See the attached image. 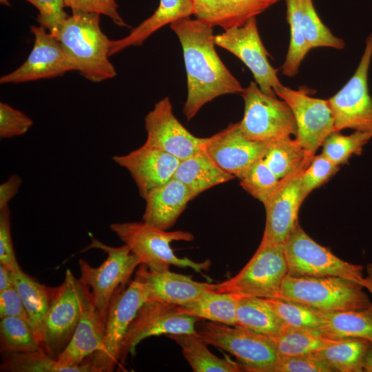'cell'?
<instances>
[{
	"mask_svg": "<svg viewBox=\"0 0 372 372\" xmlns=\"http://www.w3.org/2000/svg\"><path fill=\"white\" fill-rule=\"evenodd\" d=\"M270 338L280 357L311 354L342 340L325 337L318 330L288 325L280 335Z\"/></svg>",
	"mask_w": 372,
	"mask_h": 372,
	"instance_id": "cell-33",
	"label": "cell"
},
{
	"mask_svg": "<svg viewBox=\"0 0 372 372\" xmlns=\"http://www.w3.org/2000/svg\"><path fill=\"white\" fill-rule=\"evenodd\" d=\"M135 279L141 282L147 293V300L177 306L187 304L207 291L212 284L194 280L189 276L174 273L169 269L152 271L140 265Z\"/></svg>",
	"mask_w": 372,
	"mask_h": 372,
	"instance_id": "cell-21",
	"label": "cell"
},
{
	"mask_svg": "<svg viewBox=\"0 0 372 372\" xmlns=\"http://www.w3.org/2000/svg\"><path fill=\"white\" fill-rule=\"evenodd\" d=\"M321 311L319 331L331 339L362 338L372 344V306L360 310Z\"/></svg>",
	"mask_w": 372,
	"mask_h": 372,
	"instance_id": "cell-28",
	"label": "cell"
},
{
	"mask_svg": "<svg viewBox=\"0 0 372 372\" xmlns=\"http://www.w3.org/2000/svg\"><path fill=\"white\" fill-rule=\"evenodd\" d=\"M125 287L116 291L110 302L100 349L84 361L90 364L94 372H112L119 364L128 328L138 309L147 300L146 289L139 280L134 278L127 287Z\"/></svg>",
	"mask_w": 372,
	"mask_h": 372,
	"instance_id": "cell-11",
	"label": "cell"
},
{
	"mask_svg": "<svg viewBox=\"0 0 372 372\" xmlns=\"http://www.w3.org/2000/svg\"><path fill=\"white\" fill-rule=\"evenodd\" d=\"M39 10L37 21L54 36L68 17L64 11V0H25Z\"/></svg>",
	"mask_w": 372,
	"mask_h": 372,
	"instance_id": "cell-44",
	"label": "cell"
},
{
	"mask_svg": "<svg viewBox=\"0 0 372 372\" xmlns=\"http://www.w3.org/2000/svg\"><path fill=\"white\" fill-rule=\"evenodd\" d=\"M238 324L269 337L280 335L287 324L268 306L264 298L237 297Z\"/></svg>",
	"mask_w": 372,
	"mask_h": 372,
	"instance_id": "cell-31",
	"label": "cell"
},
{
	"mask_svg": "<svg viewBox=\"0 0 372 372\" xmlns=\"http://www.w3.org/2000/svg\"><path fill=\"white\" fill-rule=\"evenodd\" d=\"M147 132L144 143L184 160L205 149L209 137L200 138L189 132L177 119L169 97L157 102L145 118Z\"/></svg>",
	"mask_w": 372,
	"mask_h": 372,
	"instance_id": "cell-17",
	"label": "cell"
},
{
	"mask_svg": "<svg viewBox=\"0 0 372 372\" xmlns=\"http://www.w3.org/2000/svg\"><path fill=\"white\" fill-rule=\"evenodd\" d=\"M311 159L306 161L292 174L280 179L276 190L263 204L266 223L260 246L284 244L298 224V211L302 204L301 176Z\"/></svg>",
	"mask_w": 372,
	"mask_h": 372,
	"instance_id": "cell-18",
	"label": "cell"
},
{
	"mask_svg": "<svg viewBox=\"0 0 372 372\" xmlns=\"http://www.w3.org/2000/svg\"><path fill=\"white\" fill-rule=\"evenodd\" d=\"M106 325L95 307L92 295L87 300L79 322L70 342L57 358L61 366L73 367L81 364L102 344Z\"/></svg>",
	"mask_w": 372,
	"mask_h": 372,
	"instance_id": "cell-22",
	"label": "cell"
},
{
	"mask_svg": "<svg viewBox=\"0 0 372 372\" xmlns=\"http://www.w3.org/2000/svg\"><path fill=\"white\" fill-rule=\"evenodd\" d=\"M13 287L10 271L0 264V292Z\"/></svg>",
	"mask_w": 372,
	"mask_h": 372,
	"instance_id": "cell-50",
	"label": "cell"
},
{
	"mask_svg": "<svg viewBox=\"0 0 372 372\" xmlns=\"http://www.w3.org/2000/svg\"><path fill=\"white\" fill-rule=\"evenodd\" d=\"M1 352L5 355L39 350L41 344L29 322L19 317H3L0 320Z\"/></svg>",
	"mask_w": 372,
	"mask_h": 372,
	"instance_id": "cell-37",
	"label": "cell"
},
{
	"mask_svg": "<svg viewBox=\"0 0 372 372\" xmlns=\"http://www.w3.org/2000/svg\"><path fill=\"white\" fill-rule=\"evenodd\" d=\"M338 170L339 166L322 153L314 155L301 176V201L303 203L313 190L327 182Z\"/></svg>",
	"mask_w": 372,
	"mask_h": 372,
	"instance_id": "cell-42",
	"label": "cell"
},
{
	"mask_svg": "<svg viewBox=\"0 0 372 372\" xmlns=\"http://www.w3.org/2000/svg\"><path fill=\"white\" fill-rule=\"evenodd\" d=\"M143 221L159 229L172 227L192 200L189 189L181 181L172 178L152 190L145 198Z\"/></svg>",
	"mask_w": 372,
	"mask_h": 372,
	"instance_id": "cell-23",
	"label": "cell"
},
{
	"mask_svg": "<svg viewBox=\"0 0 372 372\" xmlns=\"http://www.w3.org/2000/svg\"><path fill=\"white\" fill-rule=\"evenodd\" d=\"M194 14L193 0H160L154 14L131 30L126 37L110 40V56L130 46L141 45L148 37L162 27Z\"/></svg>",
	"mask_w": 372,
	"mask_h": 372,
	"instance_id": "cell-25",
	"label": "cell"
},
{
	"mask_svg": "<svg viewBox=\"0 0 372 372\" xmlns=\"http://www.w3.org/2000/svg\"><path fill=\"white\" fill-rule=\"evenodd\" d=\"M311 91L306 86L293 90L282 85L276 94L293 112L297 126L295 138L313 156L324 139L334 132V118L328 99L313 97Z\"/></svg>",
	"mask_w": 372,
	"mask_h": 372,
	"instance_id": "cell-13",
	"label": "cell"
},
{
	"mask_svg": "<svg viewBox=\"0 0 372 372\" xmlns=\"http://www.w3.org/2000/svg\"><path fill=\"white\" fill-rule=\"evenodd\" d=\"M269 144L249 139L236 123L209 136L205 150L222 169L240 179L263 158Z\"/></svg>",
	"mask_w": 372,
	"mask_h": 372,
	"instance_id": "cell-19",
	"label": "cell"
},
{
	"mask_svg": "<svg viewBox=\"0 0 372 372\" xmlns=\"http://www.w3.org/2000/svg\"><path fill=\"white\" fill-rule=\"evenodd\" d=\"M264 300L288 326L319 330L322 325V319L319 309L281 298H264Z\"/></svg>",
	"mask_w": 372,
	"mask_h": 372,
	"instance_id": "cell-39",
	"label": "cell"
},
{
	"mask_svg": "<svg viewBox=\"0 0 372 372\" xmlns=\"http://www.w3.org/2000/svg\"><path fill=\"white\" fill-rule=\"evenodd\" d=\"M174 178L187 187L193 199L205 190L236 177L222 169L204 149L180 161Z\"/></svg>",
	"mask_w": 372,
	"mask_h": 372,
	"instance_id": "cell-26",
	"label": "cell"
},
{
	"mask_svg": "<svg viewBox=\"0 0 372 372\" xmlns=\"http://www.w3.org/2000/svg\"><path fill=\"white\" fill-rule=\"evenodd\" d=\"M0 1L3 4H8V0H0Z\"/></svg>",
	"mask_w": 372,
	"mask_h": 372,
	"instance_id": "cell-53",
	"label": "cell"
},
{
	"mask_svg": "<svg viewBox=\"0 0 372 372\" xmlns=\"http://www.w3.org/2000/svg\"><path fill=\"white\" fill-rule=\"evenodd\" d=\"M72 11L97 13L109 17L119 27H129L118 12L115 0H64Z\"/></svg>",
	"mask_w": 372,
	"mask_h": 372,
	"instance_id": "cell-46",
	"label": "cell"
},
{
	"mask_svg": "<svg viewBox=\"0 0 372 372\" xmlns=\"http://www.w3.org/2000/svg\"><path fill=\"white\" fill-rule=\"evenodd\" d=\"M362 286L372 294V264L366 265V276L364 278Z\"/></svg>",
	"mask_w": 372,
	"mask_h": 372,
	"instance_id": "cell-51",
	"label": "cell"
},
{
	"mask_svg": "<svg viewBox=\"0 0 372 372\" xmlns=\"http://www.w3.org/2000/svg\"><path fill=\"white\" fill-rule=\"evenodd\" d=\"M28 316L29 324L40 343L45 316L56 294L57 287H51L36 281L21 269L10 271Z\"/></svg>",
	"mask_w": 372,
	"mask_h": 372,
	"instance_id": "cell-27",
	"label": "cell"
},
{
	"mask_svg": "<svg viewBox=\"0 0 372 372\" xmlns=\"http://www.w3.org/2000/svg\"><path fill=\"white\" fill-rule=\"evenodd\" d=\"M9 207L0 209V264L10 271L18 270L17 262L11 234Z\"/></svg>",
	"mask_w": 372,
	"mask_h": 372,
	"instance_id": "cell-47",
	"label": "cell"
},
{
	"mask_svg": "<svg viewBox=\"0 0 372 372\" xmlns=\"http://www.w3.org/2000/svg\"><path fill=\"white\" fill-rule=\"evenodd\" d=\"M111 230L139 259L141 265L152 271L169 269L170 266L191 268L198 273L208 271L210 260L195 262L188 258H179L171 247L173 241H192L193 234L177 230L167 231L142 222L116 223Z\"/></svg>",
	"mask_w": 372,
	"mask_h": 372,
	"instance_id": "cell-3",
	"label": "cell"
},
{
	"mask_svg": "<svg viewBox=\"0 0 372 372\" xmlns=\"http://www.w3.org/2000/svg\"><path fill=\"white\" fill-rule=\"evenodd\" d=\"M287 19L290 28V42L281 71L285 76L293 77L310 50L304 37L301 13V0H285Z\"/></svg>",
	"mask_w": 372,
	"mask_h": 372,
	"instance_id": "cell-36",
	"label": "cell"
},
{
	"mask_svg": "<svg viewBox=\"0 0 372 372\" xmlns=\"http://www.w3.org/2000/svg\"><path fill=\"white\" fill-rule=\"evenodd\" d=\"M196 317L180 313L177 305L152 300L138 309L124 338L119 364L134 355L136 346L144 339L175 333H196Z\"/></svg>",
	"mask_w": 372,
	"mask_h": 372,
	"instance_id": "cell-15",
	"label": "cell"
},
{
	"mask_svg": "<svg viewBox=\"0 0 372 372\" xmlns=\"http://www.w3.org/2000/svg\"><path fill=\"white\" fill-rule=\"evenodd\" d=\"M288 274L295 277L343 278L362 285L363 267L344 261L313 240L299 223L283 244Z\"/></svg>",
	"mask_w": 372,
	"mask_h": 372,
	"instance_id": "cell-9",
	"label": "cell"
},
{
	"mask_svg": "<svg viewBox=\"0 0 372 372\" xmlns=\"http://www.w3.org/2000/svg\"><path fill=\"white\" fill-rule=\"evenodd\" d=\"M372 138L370 133L355 131L349 135L331 132L322 144V154L338 166L346 164L353 155H360L364 146Z\"/></svg>",
	"mask_w": 372,
	"mask_h": 372,
	"instance_id": "cell-38",
	"label": "cell"
},
{
	"mask_svg": "<svg viewBox=\"0 0 372 372\" xmlns=\"http://www.w3.org/2000/svg\"><path fill=\"white\" fill-rule=\"evenodd\" d=\"M363 371L372 372V344L369 348L364 358Z\"/></svg>",
	"mask_w": 372,
	"mask_h": 372,
	"instance_id": "cell-52",
	"label": "cell"
},
{
	"mask_svg": "<svg viewBox=\"0 0 372 372\" xmlns=\"http://www.w3.org/2000/svg\"><path fill=\"white\" fill-rule=\"evenodd\" d=\"M3 317H19L28 321L25 308L14 286L0 292V318Z\"/></svg>",
	"mask_w": 372,
	"mask_h": 372,
	"instance_id": "cell-48",
	"label": "cell"
},
{
	"mask_svg": "<svg viewBox=\"0 0 372 372\" xmlns=\"http://www.w3.org/2000/svg\"><path fill=\"white\" fill-rule=\"evenodd\" d=\"M181 348L183 355L194 372H240V364L226 358H221L211 353L207 344L196 333L166 335Z\"/></svg>",
	"mask_w": 372,
	"mask_h": 372,
	"instance_id": "cell-29",
	"label": "cell"
},
{
	"mask_svg": "<svg viewBox=\"0 0 372 372\" xmlns=\"http://www.w3.org/2000/svg\"><path fill=\"white\" fill-rule=\"evenodd\" d=\"M194 15L205 23L225 30L244 24L278 0H193Z\"/></svg>",
	"mask_w": 372,
	"mask_h": 372,
	"instance_id": "cell-24",
	"label": "cell"
},
{
	"mask_svg": "<svg viewBox=\"0 0 372 372\" xmlns=\"http://www.w3.org/2000/svg\"><path fill=\"white\" fill-rule=\"evenodd\" d=\"M288 274L283 244L259 245L254 256L235 276L212 284L211 291L236 297L279 298Z\"/></svg>",
	"mask_w": 372,
	"mask_h": 372,
	"instance_id": "cell-6",
	"label": "cell"
},
{
	"mask_svg": "<svg viewBox=\"0 0 372 372\" xmlns=\"http://www.w3.org/2000/svg\"><path fill=\"white\" fill-rule=\"evenodd\" d=\"M7 372H94L86 362L73 367L61 366L57 360L42 348L39 350L5 355L0 367Z\"/></svg>",
	"mask_w": 372,
	"mask_h": 372,
	"instance_id": "cell-34",
	"label": "cell"
},
{
	"mask_svg": "<svg viewBox=\"0 0 372 372\" xmlns=\"http://www.w3.org/2000/svg\"><path fill=\"white\" fill-rule=\"evenodd\" d=\"M55 36L81 76L98 83L114 78L116 70L109 60L110 40L100 27L97 13L72 11Z\"/></svg>",
	"mask_w": 372,
	"mask_h": 372,
	"instance_id": "cell-2",
	"label": "cell"
},
{
	"mask_svg": "<svg viewBox=\"0 0 372 372\" xmlns=\"http://www.w3.org/2000/svg\"><path fill=\"white\" fill-rule=\"evenodd\" d=\"M90 296L89 287L67 269L43 324L41 348L51 357L57 360L70 342Z\"/></svg>",
	"mask_w": 372,
	"mask_h": 372,
	"instance_id": "cell-8",
	"label": "cell"
},
{
	"mask_svg": "<svg viewBox=\"0 0 372 372\" xmlns=\"http://www.w3.org/2000/svg\"><path fill=\"white\" fill-rule=\"evenodd\" d=\"M326 362L308 355L281 356L272 372H332Z\"/></svg>",
	"mask_w": 372,
	"mask_h": 372,
	"instance_id": "cell-45",
	"label": "cell"
},
{
	"mask_svg": "<svg viewBox=\"0 0 372 372\" xmlns=\"http://www.w3.org/2000/svg\"><path fill=\"white\" fill-rule=\"evenodd\" d=\"M214 43L245 63L264 93L277 96L276 91L282 84L277 76V70L268 60L269 54L261 41L256 17L250 18L242 25L215 35Z\"/></svg>",
	"mask_w": 372,
	"mask_h": 372,
	"instance_id": "cell-14",
	"label": "cell"
},
{
	"mask_svg": "<svg viewBox=\"0 0 372 372\" xmlns=\"http://www.w3.org/2000/svg\"><path fill=\"white\" fill-rule=\"evenodd\" d=\"M363 287L335 276L285 278L279 298L306 304L322 311L364 309L372 306Z\"/></svg>",
	"mask_w": 372,
	"mask_h": 372,
	"instance_id": "cell-4",
	"label": "cell"
},
{
	"mask_svg": "<svg viewBox=\"0 0 372 372\" xmlns=\"http://www.w3.org/2000/svg\"><path fill=\"white\" fill-rule=\"evenodd\" d=\"M34 45L27 59L12 72L3 75L0 83H22L63 75L76 67L59 39L44 27L32 25Z\"/></svg>",
	"mask_w": 372,
	"mask_h": 372,
	"instance_id": "cell-16",
	"label": "cell"
},
{
	"mask_svg": "<svg viewBox=\"0 0 372 372\" xmlns=\"http://www.w3.org/2000/svg\"><path fill=\"white\" fill-rule=\"evenodd\" d=\"M240 94L245 108L243 117L238 123L241 132L247 138L271 143L296 136V120L284 100L264 93L254 81H251Z\"/></svg>",
	"mask_w": 372,
	"mask_h": 372,
	"instance_id": "cell-7",
	"label": "cell"
},
{
	"mask_svg": "<svg viewBox=\"0 0 372 372\" xmlns=\"http://www.w3.org/2000/svg\"><path fill=\"white\" fill-rule=\"evenodd\" d=\"M112 160L130 173L143 198L174 178L180 163L176 157L145 143Z\"/></svg>",
	"mask_w": 372,
	"mask_h": 372,
	"instance_id": "cell-20",
	"label": "cell"
},
{
	"mask_svg": "<svg viewBox=\"0 0 372 372\" xmlns=\"http://www.w3.org/2000/svg\"><path fill=\"white\" fill-rule=\"evenodd\" d=\"M301 13L304 37L310 50L320 47L344 48V40L333 34L322 22L312 0H301Z\"/></svg>",
	"mask_w": 372,
	"mask_h": 372,
	"instance_id": "cell-40",
	"label": "cell"
},
{
	"mask_svg": "<svg viewBox=\"0 0 372 372\" xmlns=\"http://www.w3.org/2000/svg\"><path fill=\"white\" fill-rule=\"evenodd\" d=\"M237 297L227 293L207 291L194 301L182 306L177 310L183 314L196 317L199 320L237 325Z\"/></svg>",
	"mask_w": 372,
	"mask_h": 372,
	"instance_id": "cell-30",
	"label": "cell"
},
{
	"mask_svg": "<svg viewBox=\"0 0 372 372\" xmlns=\"http://www.w3.org/2000/svg\"><path fill=\"white\" fill-rule=\"evenodd\" d=\"M33 121L23 112L8 103H0V138H11L25 134Z\"/></svg>",
	"mask_w": 372,
	"mask_h": 372,
	"instance_id": "cell-43",
	"label": "cell"
},
{
	"mask_svg": "<svg viewBox=\"0 0 372 372\" xmlns=\"http://www.w3.org/2000/svg\"><path fill=\"white\" fill-rule=\"evenodd\" d=\"M183 49L187 96L183 114L191 120L207 103L243 87L223 63L215 49L213 26L198 19H182L170 24Z\"/></svg>",
	"mask_w": 372,
	"mask_h": 372,
	"instance_id": "cell-1",
	"label": "cell"
},
{
	"mask_svg": "<svg viewBox=\"0 0 372 372\" xmlns=\"http://www.w3.org/2000/svg\"><path fill=\"white\" fill-rule=\"evenodd\" d=\"M90 249L103 251L107 258L96 267L80 259V280L89 287L95 307L107 318L108 308L114 293L121 287L126 285L141 263L125 244L120 247H112L92 237L90 244L84 250Z\"/></svg>",
	"mask_w": 372,
	"mask_h": 372,
	"instance_id": "cell-10",
	"label": "cell"
},
{
	"mask_svg": "<svg viewBox=\"0 0 372 372\" xmlns=\"http://www.w3.org/2000/svg\"><path fill=\"white\" fill-rule=\"evenodd\" d=\"M313 157L296 138L289 136L270 143L263 160L281 179L294 172Z\"/></svg>",
	"mask_w": 372,
	"mask_h": 372,
	"instance_id": "cell-35",
	"label": "cell"
},
{
	"mask_svg": "<svg viewBox=\"0 0 372 372\" xmlns=\"http://www.w3.org/2000/svg\"><path fill=\"white\" fill-rule=\"evenodd\" d=\"M239 180L243 189L262 204L271 196L280 182L263 158L256 161Z\"/></svg>",
	"mask_w": 372,
	"mask_h": 372,
	"instance_id": "cell-41",
	"label": "cell"
},
{
	"mask_svg": "<svg viewBox=\"0 0 372 372\" xmlns=\"http://www.w3.org/2000/svg\"><path fill=\"white\" fill-rule=\"evenodd\" d=\"M196 328L207 344L235 356L243 371L272 372L280 358L270 337L241 325L203 321Z\"/></svg>",
	"mask_w": 372,
	"mask_h": 372,
	"instance_id": "cell-5",
	"label": "cell"
},
{
	"mask_svg": "<svg viewBox=\"0 0 372 372\" xmlns=\"http://www.w3.org/2000/svg\"><path fill=\"white\" fill-rule=\"evenodd\" d=\"M21 183V178L19 175L12 174L0 185V209L9 207L10 201L19 192Z\"/></svg>",
	"mask_w": 372,
	"mask_h": 372,
	"instance_id": "cell-49",
	"label": "cell"
},
{
	"mask_svg": "<svg viewBox=\"0 0 372 372\" xmlns=\"http://www.w3.org/2000/svg\"><path fill=\"white\" fill-rule=\"evenodd\" d=\"M371 342L362 338H344L340 342L311 353L335 371L362 372L364 356Z\"/></svg>",
	"mask_w": 372,
	"mask_h": 372,
	"instance_id": "cell-32",
	"label": "cell"
},
{
	"mask_svg": "<svg viewBox=\"0 0 372 372\" xmlns=\"http://www.w3.org/2000/svg\"><path fill=\"white\" fill-rule=\"evenodd\" d=\"M371 59L372 32L365 41V48L354 74L328 99L334 118V131L352 129L372 135V98L368 86Z\"/></svg>",
	"mask_w": 372,
	"mask_h": 372,
	"instance_id": "cell-12",
	"label": "cell"
}]
</instances>
